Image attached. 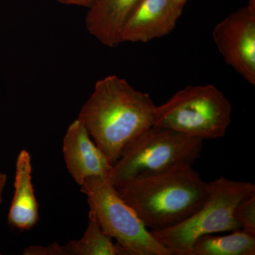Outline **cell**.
I'll list each match as a JSON object with an SVG mask.
<instances>
[{
    "instance_id": "1",
    "label": "cell",
    "mask_w": 255,
    "mask_h": 255,
    "mask_svg": "<svg viewBox=\"0 0 255 255\" xmlns=\"http://www.w3.org/2000/svg\"><path fill=\"white\" fill-rule=\"evenodd\" d=\"M155 107L148 93L110 75L96 82L78 119L113 166L128 146L153 126Z\"/></svg>"
},
{
    "instance_id": "2",
    "label": "cell",
    "mask_w": 255,
    "mask_h": 255,
    "mask_svg": "<svg viewBox=\"0 0 255 255\" xmlns=\"http://www.w3.org/2000/svg\"><path fill=\"white\" fill-rule=\"evenodd\" d=\"M209 183L191 165L137 176L117 189L122 199L150 231L175 226L202 205Z\"/></svg>"
},
{
    "instance_id": "3",
    "label": "cell",
    "mask_w": 255,
    "mask_h": 255,
    "mask_svg": "<svg viewBox=\"0 0 255 255\" xmlns=\"http://www.w3.org/2000/svg\"><path fill=\"white\" fill-rule=\"evenodd\" d=\"M253 194V183L220 177L209 183L206 199L194 214L172 227L151 233L173 255H188L201 236L241 229L234 218L235 209Z\"/></svg>"
},
{
    "instance_id": "4",
    "label": "cell",
    "mask_w": 255,
    "mask_h": 255,
    "mask_svg": "<svg viewBox=\"0 0 255 255\" xmlns=\"http://www.w3.org/2000/svg\"><path fill=\"white\" fill-rule=\"evenodd\" d=\"M231 115V103L214 85L187 86L156 106L153 126L203 140H215L226 135Z\"/></svg>"
},
{
    "instance_id": "5",
    "label": "cell",
    "mask_w": 255,
    "mask_h": 255,
    "mask_svg": "<svg viewBox=\"0 0 255 255\" xmlns=\"http://www.w3.org/2000/svg\"><path fill=\"white\" fill-rule=\"evenodd\" d=\"M201 139L152 126L135 138L112 166L109 179L118 189L149 172L179 165H193L201 157Z\"/></svg>"
},
{
    "instance_id": "6",
    "label": "cell",
    "mask_w": 255,
    "mask_h": 255,
    "mask_svg": "<svg viewBox=\"0 0 255 255\" xmlns=\"http://www.w3.org/2000/svg\"><path fill=\"white\" fill-rule=\"evenodd\" d=\"M81 191L101 227L116 240L123 255H173L152 236L108 177L88 178L82 183Z\"/></svg>"
},
{
    "instance_id": "7",
    "label": "cell",
    "mask_w": 255,
    "mask_h": 255,
    "mask_svg": "<svg viewBox=\"0 0 255 255\" xmlns=\"http://www.w3.org/2000/svg\"><path fill=\"white\" fill-rule=\"evenodd\" d=\"M212 36L226 63L255 85V12L237 10L216 24Z\"/></svg>"
},
{
    "instance_id": "8",
    "label": "cell",
    "mask_w": 255,
    "mask_h": 255,
    "mask_svg": "<svg viewBox=\"0 0 255 255\" xmlns=\"http://www.w3.org/2000/svg\"><path fill=\"white\" fill-rule=\"evenodd\" d=\"M63 152L69 173L80 186L88 178L110 175L112 164L78 119L68 128Z\"/></svg>"
},
{
    "instance_id": "9",
    "label": "cell",
    "mask_w": 255,
    "mask_h": 255,
    "mask_svg": "<svg viewBox=\"0 0 255 255\" xmlns=\"http://www.w3.org/2000/svg\"><path fill=\"white\" fill-rule=\"evenodd\" d=\"M182 11L174 0H142L124 25L121 42L146 43L167 36Z\"/></svg>"
},
{
    "instance_id": "10",
    "label": "cell",
    "mask_w": 255,
    "mask_h": 255,
    "mask_svg": "<svg viewBox=\"0 0 255 255\" xmlns=\"http://www.w3.org/2000/svg\"><path fill=\"white\" fill-rule=\"evenodd\" d=\"M141 1L95 0L87 14V30L105 46H119L124 25Z\"/></svg>"
},
{
    "instance_id": "11",
    "label": "cell",
    "mask_w": 255,
    "mask_h": 255,
    "mask_svg": "<svg viewBox=\"0 0 255 255\" xmlns=\"http://www.w3.org/2000/svg\"><path fill=\"white\" fill-rule=\"evenodd\" d=\"M38 219V204L32 183L31 157L27 150H22L16 159L14 193L8 223L20 231H28L36 226Z\"/></svg>"
},
{
    "instance_id": "12",
    "label": "cell",
    "mask_w": 255,
    "mask_h": 255,
    "mask_svg": "<svg viewBox=\"0 0 255 255\" xmlns=\"http://www.w3.org/2000/svg\"><path fill=\"white\" fill-rule=\"evenodd\" d=\"M255 236L243 229L226 236L205 235L196 239L188 255H255Z\"/></svg>"
},
{
    "instance_id": "13",
    "label": "cell",
    "mask_w": 255,
    "mask_h": 255,
    "mask_svg": "<svg viewBox=\"0 0 255 255\" xmlns=\"http://www.w3.org/2000/svg\"><path fill=\"white\" fill-rule=\"evenodd\" d=\"M101 227L95 214L90 210L88 224L80 240L64 246L66 255H123L117 243Z\"/></svg>"
},
{
    "instance_id": "14",
    "label": "cell",
    "mask_w": 255,
    "mask_h": 255,
    "mask_svg": "<svg viewBox=\"0 0 255 255\" xmlns=\"http://www.w3.org/2000/svg\"><path fill=\"white\" fill-rule=\"evenodd\" d=\"M234 218L241 229L255 236V194L242 201L236 206Z\"/></svg>"
},
{
    "instance_id": "15",
    "label": "cell",
    "mask_w": 255,
    "mask_h": 255,
    "mask_svg": "<svg viewBox=\"0 0 255 255\" xmlns=\"http://www.w3.org/2000/svg\"><path fill=\"white\" fill-rule=\"evenodd\" d=\"M25 255H66L63 246L53 243L47 246H30L23 251Z\"/></svg>"
},
{
    "instance_id": "16",
    "label": "cell",
    "mask_w": 255,
    "mask_h": 255,
    "mask_svg": "<svg viewBox=\"0 0 255 255\" xmlns=\"http://www.w3.org/2000/svg\"><path fill=\"white\" fill-rule=\"evenodd\" d=\"M58 2L64 4L78 5L90 8L95 3V0H57Z\"/></svg>"
},
{
    "instance_id": "17",
    "label": "cell",
    "mask_w": 255,
    "mask_h": 255,
    "mask_svg": "<svg viewBox=\"0 0 255 255\" xmlns=\"http://www.w3.org/2000/svg\"><path fill=\"white\" fill-rule=\"evenodd\" d=\"M6 181H7V177L6 174L0 172V205L3 202V193H4V188L6 187ZM0 255H1V253H0Z\"/></svg>"
},
{
    "instance_id": "18",
    "label": "cell",
    "mask_w": 255,
    "mask_h": 255,
    "mask_svg": "<svg viewBox=\"0 0 255 255\" xmlns=\"http://www.w3.org/2000/svg\"><path fill=\"white\" fill-rule=\"evenodd\" d=\"M247 7L253 12H255V0H249V3Z\"/></svg>"
},
{
    "instance_id": "19",
    "label": "cell",
    "mask_w": 255,
    "mask_h": 255,
    "mask_svg": "<svg viewBox=\"0 0 255 255\" xmlns=\"http://www.w3.org/2000/svg\"><path fill=\"white\" fill-rule=\"evenodd\" d=\"M187 1L188 0H174L176 4H177L179 7L182 8V9H184V5H185Z\"/></svg>"
}]
</instances>
